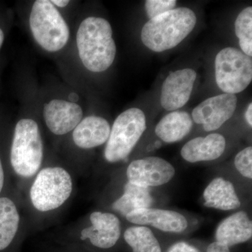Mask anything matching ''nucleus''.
<instances>
[{
	"label": "nucleus",
	"mask_w": 252,
	"mask_h": 252,
	"mask_svg": "<svg viewBox=\"0 0 252 252\" xmlns=\"http://www.w3.org/2000/svg\"><path fill=\"white\" fill-rule=\"evenodd\" d=\"M235 34L239 39L242 51L247 56H252V7L244 9L235 20Z\"/></svg>",
	"instance_id": "4be33fe9"
},
{
	"label": "nucleus",
	"mask_w": 252,
	"mask_h": 252,
	"mask_svg": "<svg viewBox=\"0 0 252 252\" xmlns=\"http://www.w3.org/2000/svg\"><path fill=\"white\" fill-rule=\"evenodd\" d=\"M51 2L56 6V8H64L69 5L70 1L68 0H51Z\"/></svg>",
	"instance_id": "c85d7f7f"
},
{
	"label": "nucleus",
	"mask_w": 252,
	"mask_h": 252,
	"mask_svg": "<svg viewBox=\"0 0 252 252\" xmlns=\"http://www.w3.org/2000/svg\"><path fill=\"white\" fill-rule=\"evenodd\" d=\"M245 119L248 122V125L252 127V104H249L248 109L245 114Z\"/></svg>",
	"instance_id": "cd10ccee"
},
{
	"label": "nucleus",
	"mask_w": 252,
	"mask_h": 252,
	"mask_svg": "<svg viewBox=\"0 0 252 252\" xmlns=\"http://www.w3.org/2000/svg\"><path fill=\"white\" fill-rule=\"evenodd\" d=\"M153 202L154 198L149 188L126 182L123 193L112 204V212L126 218L136 210L149 208Z\"/></svg>",
	"instance_id": "6ab92c4d"
},
{
	"label": "nucleus",
	"mask_w": 252,
	"mask_h": 252,
	"mask_svg": "<svg viewBox=\"0 0 252 252\" xmlns=\"http://www.w3.org/2000/svg\"><path fill=\"white\" fill-rule=\"evenodd\" d=\"M147 128L144 113L138 108H130L118 116L111 126L106 142L104 158L109 163L125 160L138 143Z\"/></svg>",
	"instance_id": "0eeeda50"
},
{
	"label": "nucleus",
	"mask_w": 252,
	"mask_h": 252,
	"mask_svg": "<svg viewBox=\"0 0 252 252\" xmlns=\"http://www.w3.org/2000/svg\"><path fill=\"white\" fill-rule=\"evenodd\" d=\"M196 78L197 73L190 68L170 72L162 86V107L172 112L184 107L190 99Z\"/></svg>",
	"instance_id": "ddd939ff"
},
{
	"label": "nucleus",
	"mask_w": 252,
	"mask_h": 252,
	"mask_svg": "<svg viewBox=\"0 0 252 252\" xmlns=\"http://www.w3.org/2000/svg\"><path fill=\"white\" fill-rule=\"evenodd\" d=\"M112 35L110 23L103 18L89 16L80 23L76 42L79 59L88 70L99 73L111 67L117 54Z\"/></svg>",
	"instance_id": "7ed1b4c3"
},
{
	"label": "nucleus",
	"mask_w": 252,
	"mask_h": 252,
	"mask_svg": "<svg viewBox=\"0 0 252 252\" xmlns=\"http://www.w3.org/2000/svg\"><path fill=\"white\" fill-rule=\"evenodd\" d=\"M175 172L173 165L165 159L149 157L132 160L126 168V176L127 182L149 189L166 185Z\"/></svg>",
	"instance_id": "1a4fd4ad"
},
{
	"label": "nucleus",
	"mask_w": 252,
	"mask_h": 252,
	"mask_svg": "<svg viewBox=\"0 0 252 252\" xmlns=\"http://www.w3.org/2000/svg\"><path fill=\"white\" fill-rule=\"evenodd\" d=\"M4 41V33L2 30L0 28V49H1V46H2L3 43Z\"/></svg>",
	"instance_id": "c756f323"
},
{
	"label": "nucleus",
	"mask_w": 252,
	"mask_h": 252,
	"mask_svg": "<svg viewBox=\"0 0 252 252\" xmlns=\"http://www.w3.org/2000/svg\"><path fill=\"white\" fill-rule=\"evenodd\" d=\"M193 126V119L188 112L173 111L158 123L155 133L164 142L175 143L188 135Z\"/></svg>",
	"instance_id": "aec40b11"
},
{
	"label": "nucleus",
	"mask_w": 252,
	"mask_h": 252,
	"mask_svg": "<svg viewBox=\"0 0 252 252\" xmlns=\"http://www.w3.org/2000/svg\"><path fill=\"white\" fill-rule=\"evenodd\" d=\"M238 104L237 96L223 94L207 98L198 104L192 112L195 124L203 126L207 132L218 130L233 117Z\"/></svg>",
	"instance_id": "9b49d317"
},
{
	"label": "nucleus",
	"mask_w": 252,
	"mask_h": 252,
	"mask_svg": "<svg viewBox=\"0 0 252 252\" xmlns=\"http://www.w3.org/2000/svg\"><path fill=\"white\" fill-rule=\"evenodd\" d=\"M43 118L48 130L58 137L71 133L84 118L80 105L65 99H53L45 103Z\"/></svg>",
	"instance_id": "f8f14e48"
},
{
	"label": "nucleus",
	"mask_w": 252,
	"mask_h": 252,
	"mask_svg": "<svg viewBox=\"0 0 252 252\" xmlns=\"http://www.w3.org/2000/svg\"><path fill=\"white\" fill-rule=\"evenodd\" d=\"M207 252H230L229 248L218 242L210 244L207 248Z\"/></svg>",
	"instance_id": "bb28decb"
},
{
	"label": "nucleus",
	"mask_w": 252,
	"mask_h": 252,
	"mask_svg": "<svg viewBox=\"0 0 252 252\" xmlns=\"http://www.w3.org/2000/svg\"><path fill=\"white\" fill-rule=\"evenodd\" d=\"M111 126L107 119L99 116H88L73 130L72 140L77 148L91 150L105 144L110 134Z\"/></svg>",
	"instance_id": "2eb2a0df"
},
{
	"label": "nucleus",
	"mask_w": 252,
	"mask_h": 252,
	"mask_svg": "<svg viewBox=\"0 0 252 252\" xmlns=\"http://www.w3.org/2000/svg\"><path fill=\"white\" fill-rule=\"evenodd\" d=\"M175 0H147L145 10L149 20L175 9Z\"/></svg>",
	"instance_id": "b1692460"
},
{
	"label": "nucleus",
	"mask_w": 252,
	"mask_h": 252,
	"mask_svg": "<svg viewBox=\"0 0 252 252\" xmlns=\"http://www.w3.org/2000/svg\"><path fill=\"white\" fill-rule=\"evenodd\" d=\"M63 229V234L73 241L100 250L115 246L122 234L120 218L112 212H91Z\"/></svg>",
	"instance_id": "39448f33"
},
{
	"label": "nucleus",
	"mask_w": 252,
	"mask_h": 252,
	"mask_svg": "<svg viewBox=\"0 0 252 252\" xmlns=\"http://www.w3.org/2000/svg\"><path fill=\"white\" fill-rule=\"evenodd\" d=\"M203 199L205 206L222 211L237 210L241 205L234 185L222 177L214 179L207 185Z\"/></svg>",
	"instance_id": "a211bd4d"
},
{
	"label": "nucleus",
	"mask_w": 252,
	"mask_h": 252,
	"mask_svg": "<svg viewBox=\"0 0 252 252\" xmlns=\"http://www.w3.org/2000/svg\"><path fill=\"white\" fill-rule=\"evenodd\" d=\"M126 220L131 223L152 226L167 233H180L188 228L186 217L173 210L144 208L129 214Z\"/></svg>",
	"instance_id": "4468645a"
},
{
	"label": "nucleus",
	"mask_w": 252,
	"mask_h": 252,
	"mask_svg": "<svg viewBox=\"0 0 252 252\" xmlns=\"http://www.w3.org/2000/svg\"><path fill=\"white\" fill-rule=\"evenodd\" d=\"M226 141L223 135L211 133L205 137L192 139L181 149V156L186 161L195 162L211 161L223 154Z\"/></svg>",
	"instance_id": "dca6fc26"
},
{
	"label": "nucleus",
	"mask_w": 252,
	"mask_h": 252,
	"mask_svg": "<svg viewBox=\"0 0 252 252\" xmlns=\"http://www.w3.org/2000/svg\"><path fill=\"white\" fill-rule=\"evenodd\" d=\"M235 168L240 175L248 179L252 178V147L240 151L235 158Z\"/></svg>",
	"instance_id": "5701e85b"
},
{
	"label": "nucleus",
	"mask_w": 252,
	"mask_h": 252,
	"mask_svg": "<svg viewBox=\"0 0 252 252\" xmlns=\"http://www.w3.org/2000/svg\"><path fill=\"white\" fill-rule=\"evenodd\" d=\"M33 38L41 49L58 52L67 45L70 31L64 18L49 0H36L29 18Z\"/></svg>",
	"instance_id": "423d86ee"
},
{
	"label": "nucleus",
	"mask_w": 252,
	"mask_h": 252,
	"mask_svg": "<svg viewBox=\"0 0 252 252\" xmlns=\"http://www.w3.org/2000/svg\"><path fill=\"white\" fill-rule=\"evenodd\" d=\"M196 22L191 9L177 8L149 20L142 28L141 39L149 49L163 52L180 44L193 31Z\"/></svg>",
	"instance_id": "20e7f679"
},
{
	"label": "nucleus",
	"mask_w": 252,
	"mask_h": 252,
	"mask_svg": "<svg viewBox=\"0 0 252 252\" xmlns=\"http://www.w3.org/2000/svg\"><path fill=\"white\" fill-rule=\"evenodd\" d=\"M74 178L67 167L44 165L23 190V201L32 225H41L62 211L74 195Z\"/></svg>",
	"instance_id": "f257e3e1"
},
{
	"label": "nucleus",
	"mask_w": 252,
	"mask_h": 252,
	"mask_svg": "<svg viewBox=\"0 0 252 252\" xmlns=\"http://www.w3.org/2000/svg\"><path fill=\"white\" fill-rule=\"evenodd\" d=\"M22 197L0 196V252L4 251L30 227Z\"/></svg>",
	"instance_id": "9d476101"
},
{
	"label": "nucleus",
	"mask_w": 252,
	"mask_h": 252,
	"mask_svg": "<svg viewBox=\"0 0 252 252\" xmlns=\"http://www.w3.org/2000/svg\"><path fill=\"white\" fill-rule=\"evenodd\" d=\"M215 69L217 86L225 94L243 92L251 84L252 57L236 48L220 50L215 58Z\"/></svg>",
	"instance_id": "6e6552de"
},
{
	"label": "nucleus",
	"mask_w": 252,
	"mask_h": 252,
	"mask_svg": "<svg viewBox=\"0 0 252 252\" xmlns=\"http://www.w3.org/2000/svg\"><path fill=\"white\" fill-rule=\"evenodd\" d=\"M7 171L5 168L2 158L0 155V196L3 195V192H4L6 183H7Z\"/></svg>",
	"instance_id": "a878e982"
},
{
	"label": "nucleus",
	"mask_w": 252,
	"mask_h": 252,
	"mask_svg": "<svg viewBox=\"0 0 252 252\" xmlns=\"http://www.w3.org/2000/svg\"><path fill=\"white\" fill-rule=\"evenodd\" d=\"M252 237V222L247 212H235L222 220L215 232V240L228 248L246 243Z\"/></svg>",
	"instance_id": "f3484780"
},
{
	"label": "nucleus",
	"mask_w": 252,
	"mask_h": 252,
	"mask_svg": "<svg viewBox=\"0 0 252 252\" xmlns=\"http://www.w3.org/2000/svg\"><path fill=\"white\" fill-rule=\"evenodd\" d=\"M167 252H200L198 249L185 242L174 244Z\"/></svg>",
	"instance_id": "393cba45"
},
{
	"label": "nucleus",
	"mask_w": 252,
	"mask_h": 252,
	"mask_svg": "<svg viewBox=\"0 0 252 252\" xmlns=\"http://www.w3.org/2000/svg\"><path fill=\"white\" fill-rule=\"evenodd\" d=\"M44 165V144L34 119L23 118L15 125L9 152L11 172L22 191Z\"/></svg>",
	"instance_id": "f03ea898"
},
{
	"label": "nucleus",
	"mask_w": 252,
	"mask_h": 252,
	"mask_svg": "<svg viewBox=\"0 0 252 252\" xmlns=\"http://www.w3.org/2000/svg\"><path fill=\"white\" fill-rule=\"evenodd\" d=\"M124 239L133 252H161L160 243L149 227H128L124 231Z\"/></svg>",
	"instance_id": "412c9836"
}]
</instances>
